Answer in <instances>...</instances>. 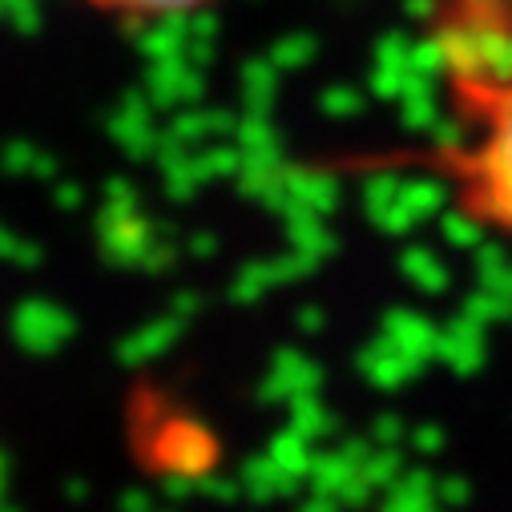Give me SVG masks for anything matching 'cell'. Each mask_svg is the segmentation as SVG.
<instances>
[{
    "instance_id": "1",
    "label": "cell",
    "mask_w": 512,
    "mask_h": 512,
    "mask_svg": "<svg viewBox=\"0 0 512 512\" xmlns=\"http://www.w3.org/2000/svg\"><path fill=\"white\" fill-rule=\"evenodd\" d=\"M420 33L448 130L432 142L331 158L335 174H400L512 254V0H424Z\"/></svg>"
},
{
    "instance_id": "2",
    "label": "cell",
    "mask_w": 512,
    "mask_h": 512,
    "mask_svg": "<svg viewBox=\"0 0 512 512\" xmlns=\"http://www.w3.org/2000/svg\"><path fill=\"white\" fill-rule=\"evenodd\" d=\"M89 13H101L121 25H166V21H186L198 13H210L222 0H81Z\"/></svg>"
}]
</instances>
